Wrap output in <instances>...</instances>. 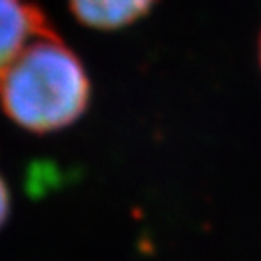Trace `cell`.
<instances>
[{
	"label": "cell",
	"mask_w": 261,
	"mask_h": 261,
	"mask_svg": "<svg viewBox=\"0 0 261 261\" xmlns=\"http://www.w3.org/2000/svg\"><path fill=\"white\" fill-rule=\"evenodd\" d=\"M55 35L47 14L31 0H0V77L33 39Z\"/></svg>",
	"instance_id": "cell-2"
},
{
	"label": "cell",
	"mask_w": 261,
	"mask_h": 261,
	"mask_svg": "<svg viewBox=\"0 0 261 261\" xmlns=\"http://www.w3.org/2000/svg\"><path fill=\"white\" fill-rule=\"evenodd\" d=\"M157 0H68L80 23L93 29H120L141 19Z\"/></svg>",
	"instance_id": "cell-3"
},
{
	"label": "cell",
	"mask_w": 261,
	"mask_h": 261,
	"mask_svg": "<svg viewBox=\"0 0 261 261\" xmlns=\"http://www.w3.org/2000/svg\"><path fill=\"white\" fill-rule=\"evenodd\" d=\"M8 215H10V192L8 188H6L4 178L0 176V228L4 226Z\"/></svg>",
	"instance_id": "cell-4"
},
{
	"label": "cell",
	"mask_w": 261,
	"mask_h": 261,
	"mask_svg": "<svg viewBox=\"0 0 261 261\" xmlns=\"http://www.w3.org/2000/svg\"><path fill=\"white\" fill-rule=\"evenodd\" d=\"M91 99L82 60L58 35L37 39L0 77V103L10 120L33 134L74 124Z\"/></svg>",
	"instance_id": "cell-1"
},
{
	"label": "cell",
	"mask_w": 261,
	"mask_h": 261,
	"mask_svg": "<svg viewBox=\"0 0 261 261\" xmlns=\"http://www.w3.org/2000/svg\"><path fill=\"white\" fill-rule=\"evenodd\" d=\"M259 60H261V41H259Z\"/></svg>",
	"instance_id": "cell-5"
}]
</instances>
